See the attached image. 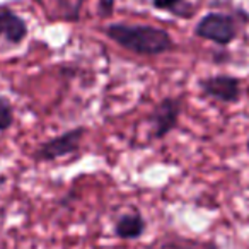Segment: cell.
Returning a JSON list of instances; mask_svg holds the SVG:
<instances>
[{"instance_id":"obj_3","label":"cell","mask_w":249,"mask_h":249,"mask_svg":"<svg viewBox=\"0 0 249 249\" xmlns=\"http://www.w3.org/2000/svg\"><path fill=\"white\" fill-rule=\"evenodd\" d=\"M195 35L198 38L208 39V41L224 46L235 39L237 28H235V21L231 16L220 14V12H210L200 19V22L195 28Z\"/></svg>"},{"instance_id":"obj_4","label":"cell","mask_w":249,"mask_h":249,"mask_svg":"<svg viewBox=\"0 0 249 249\" xmlns=\"http://www.w3.org/2000/svg\"><path fill=\"white\" fill-rule=\"evenodd\" d=\"M181 114V101L174 97H164L154 106L149 114V123L152 126V139H164L178 126Z\"/></svg>"},{"instance_id":"obj_2","label":"cell","mask_w":249,"mask_h":249,"mask_svg":"<svg viewBox=\"0 0 249 249\" xmlns=\"http://www.w3.org/2000/svg\"><path fill=\"white\" fill-rule=\"evenodd\" d=\"M86 132V126H75L62 135L46 140L35 152V159L39 162H50V160L62 159V157L77 152L80 149V142H82Z\"/></svg>"},{"instance_id":"obj_7","label":"cell","mask_w":249,"mask_h":249,"mask_svg":"<svg viewBox=\"0 0 249 249\" xmlns=\"http://www.w3.org/2000/svg\"><path fill=\"white\" fill-rule=\"evenodd\" d=\"M145 229H147L145 218L135 208V212L124 213L118 218L116 224H114V234H116V237L124 239V241H132V239L142 237Z\"/></svg>"},{"instance_id":"obj_6","label":"cell","mask_w":249,"mask_h":249,"mask_svg":"<svg viewBox=\"0 0 249 249\" xmlns=\"http://www.w3.org/2000/svg\"><path fill=\"white\" fill-rule=\"evenodd\" d=\"M28 36V24L11 7L0 5V38L11 45H19Z\"/></svg>"},{"instance_id":"obj_12","label":"cell","mask_w":249,"mask_h":249,"mask_svg":"<svg viewBox=\"0 0 249 249\" xmlns=\"http://www.w3.org/2000/svg\"><path fill=\"white\" fill-rule=\"evenodd\" d=\"M248 147H249V143H248Z\"/></svg>"},{"instance_id":"obj_10","label":"cell","mask_w":249,"mask_h":249,"mask_svg":"<svg viewBox=\"0 0 249 249\" xmlns=\"http://www.w3.org/2000/svg\"><path fill=\"white\" fill-rule=\"evenodd\" d=\"M152 4L159 11H167L171 14L183 16V7H184V0H152Z\"/></svg>"},{"instance_id":"obj_5","label":"cell","mask_w":249,"mask_h":249,"mask_svg":"<svg viewBox=\"0 0 249 249\" xmlns=\"http://www.w3.org/2000/svg\"><path fill=\"white\" fill-rule=\"evenodd\" d=\"M241 84L235 77L231 75H213L203 79L200 82V87L207 96L213 99L224 101V103H234L241 94Z\"/></svg>"},{"instance_id":"obj_11","label":"cell","mask_w":249,"mask_h":249,"mask_svg":"<svg viewBox=\"0 0 249 249\" xmlns=\"http://www.w3.org/2000/svg\"><path fill=\"white\" fill-rule=\"evenodd\" d=\"M111 9H113V2L111 0H103L101 2V14L103 16H106V14H111Z\"/></svg>"},{"instance_id":"obj_1","label":"cell","mask_w":249,"mask_h":249,"mask_svg":"<svg viewBox=\"0 0 249 249\" xmlns=\"http://www.w3.org/2000/svg\"><path fill=\"white\" fill-rule=\"evenodd\" d=\"M106 36L121 48L142 56H157L174 48L169 33L147 24L114 22L106 28Z\"/></svg>"},{"instance_id":"obj_9","label":"cell","mask_w":249,"mask_h":249,"mask_svg":"<svg viewBox=\"0 0 249 249\" xmlns=\"http://www.w3.org/2000/svg\"><path fill=\"white\" fill-rule=\"evenodd\" d=\"M14 123V107L7 97L0 96V132H7Z\"/></svg>"},{"instance_id":"obj_8","label":"cell","mask_w":249,"mask_h":249,"mask_svg":"<svg viewBox=\"0 0 249 249\" xmlns=\"http://www.w3.org/2000/svg\"><path fill=\"white\" fill-rule=\"evenodd\" d=\"M84 0H56V7L67 21H77Z\"/></svg>"}]
</instances>
